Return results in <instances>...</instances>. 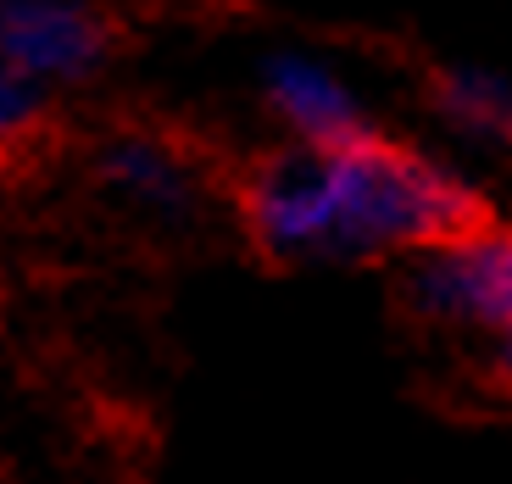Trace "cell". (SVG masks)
Listing matches in <instances>:
<instances>
[{
  "label": "cell",
  "instance_id": "obj_7",
  "mask_svg": "<svg viewBox=\"0 0 512 484\" xmlns=\"http://www.w3.org/2000/svg\"><path fill=\"white\" fill-rule=\"evenodd\" d=\"M34 117H39V90L0 67V145L23 140L28 128H34Z\"/></svg>",
  "mask_w": 512,
  "mask_h": 484
},
{
  "label": "cell",
  "instance_id": "obj_2",
  "mask_svg": "<svg viewBox=\"0 0 512 484\" xmlns=\"http://www.w3.org/2000/svg\"><path fill=\"white\" fill-rule=\"evenodd\" d=\"M407 295L423 318L479 329L512 345V229H479L412 256Z\"/></svg>",
  "mask_w": 512,
  "mask_h": 484
},
{
  "label": "cell",
  "instance_id": "obj_6",
  "mask_svg": "<svg viewBox=\"0 0 512 484\" xmlns=\"http://www.w3.org/2000/svg\"><path fill=\"white\" fill-rule=\"evenodd\" d=\"M435 106L462 128L485 140H512V78L490 67H446L435 84Z\"/></svg>",
  "mask_w": 512,
  "mask_h": 484
},
{
  "label": "cell",
  "instance_id": "obj_1",
  "mask_svg": "<svg viewBox=\"0 0 512 484\" xmlns=\"http://www.w3.org/2000/svg\"><path fill=\"white\" fill-rule=\"evenodd\" d=\"M245 223L273 256H423L479 229L474 195L423 151L368 140L346 151L273 156L245 184Z\"/></svg>",
  "mask_w": 512,
  "mask_h": 484
},
{
  "label": "cell",
  "instance_id": "obj_4",
  "mask_svg": "<svg viewBox=\"0 0 512 484\" xmlns=\"http://www.w3.org/2000/svg\"><path fill=\"white\" fill-rule=\"evenodd\" d=\"M262 90H268V106L279 112V123L301 140V151H346V145L373 134L351 84L334 67H323L318 56H301V51L268 56Z\"/></svg>",
  "mask_w": 512,
  "mask_h": 484
},
{
  "label": "cell",
  "instance_id": "obj_5",
  "mask_svg": "<svg viewBox=\"0 0 512 484\" xmlns=\"http://www.w3.org/2000/svg\"><path fill=\"white\" fill-rule=\"evenodd\" d=\"M101 173L112 190L134 195L140 206H156V212H173V206L190 201V173H184V162L167 145L145 140V134H123L101 156Z\"/></svg>",
  "mask_w": 512,
  "mask_h": 484
},
{
  "label": "cell",
  "instance_id": "obj_3",
  "mask_svg": "<svg viewBox=\"0 0 512 484\" xmlns=\"http://www.w3.org/2000/svg\"><path fill=\"white\" fill-rule=\"evenodd\" d=\"M112 51V28L90 6L62 0H12L0 6V67L23 84H73L90 78Z\"/></svg>",
  "mask_w": 512,
  "mask_h": 484
},
{
  "label": "cell",
  "instance_id": "obj_8",
  "mask_svg": "<svg viewBox=\"0 0 512 484\" xmlns=\"http://www.w3.org/2000/svg\"><path fill=\"white\" fill-rule=\"evenodd\" d=\"M496 362H501V379L512 384V345H501V357H496Z\"/></svg>",
  "mask_w": 512,
  "mask_h": 484
}]
</instances>
